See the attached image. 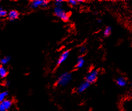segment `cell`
Instances as JSON below:
<instances>
[{"label": "cell", "instance_id": "cell-23", "mask_svg": "<svg viewBox=\"0 0 132 111\" xmlns=\"http://www.w3.org/2000/svg\"><path fill=\"white\" fill-rule=\"evenodd\" d=\"M131 89H132V83H131Z\"/></svg>", "mask_w": 132, "mask_h": 111}, {"label": "cell", "instance_id": "cell-22", "mask_svg": "<svg viewBox=\"0 0 132 111\" xmlns=\"http://www.w3.org/2000/svg\"><path fill=\"white\" fill-rule=\"evenodd\" d=\"M2 10V7L0 6V11H1Z\"/></svg>", "mask_w": 132, "mask_h": 111}, {"label": "cell", "instance_id": "cell-3", "mask_svg": "<svg viewBox=\"0 0 132 111\" xmlns=\"http://www.w3.org/2000/svg\"><path fill=\"white\" fill-rule=\"evenodd\" d=\"M54 13L58 18L62 19L64 22H67L69 19V13L65 11L62 8H57L55 7L54 9Z\"/></svg>", "mask_w": 132, "mask_h": 111}, {"label": "cell", "instance_id": "cell-18", "mask_svg": "<svg viewBox=\"0 0 132 111\" xmlns=\"http://www.w3.org/2000/svg\"><path fill=\"white\" fill-rule=\"evenodd\" d=\"M79 51H80V52L81 53H85V52H86V51H87L86 47L84 46H81L80 48V50Z\"/></svg>", "mask_w": 132, "mask_h": 111}, {"label": "cell", "instance_id": "cell-15", "mask_svg": "<svg viewBox=\"0 0 132 111\" xmlns=\"http://www.w3.org/2000/svg\"><path fill=\"white\" fill-rule=\"evenodd\" d=\"M64 3V1H62V0H57L55 1V7L57 8H62L63 6Z\"/></svg>", "mask_w": 132, "mask_h": 111}, {"label": "cell", "instance_id": "cell-9", "mask_svg": "<svg viewBox=\"0 0 132 111\" xmlns=\"http://www.w3.org/2000/svg\"><path fill=\"white\" fill-rule=\"evenodd\" d=\"M19 13L16 10H12L8 13V18L11 21H15L19 17Z\"/></svg>", "mask_w": 132, "mask_h": 111}, {"label": "cell", "instance_id": "cell-14", "mask_svg": "<svg viewBox=\"0 0 132 111\" xmlns=\"http://www.w3.org/2000/svg\"><path fill=\"white\" fill-rule=\"evenodd\" d=\"M11 60V57L9 56H6L2 58L1 60V63L2 65H7Z\"/></svg>", "mask_w": 132, "mask_h": 111}, {"label": "cell", "instance_id": "cell-21", "mask_svg": "<svg viewBox=\"0 0 132 111\" xmlns=\"http://www.w3.org/2000/svg\"><path fill=\"white\" fill-rule=\"evenodd\" d=\"M101 19H98V23H101Z\"/></svg>", "mask_w": 132, "mask_h": 111}, {"label": "cell", "instance_id": "cell-5", "mask_svg": "<svg viewBox=\"0 0 132 111\" xmlns=\"http://www.w3.org/2000/svg\"><path fill=\"white\" fill-rule=\"evenodd\" d=\"M69 53H70L69 50H67V51H65L60 56L59 58L58 59V60L57 61V65L59 66L62 63H63L66 60L68 57V56H69Z\"/></svg>", "mask_w": 132, "mask_h": 111}, {"label": "cell", "instance_id": "cell-6", "mask_svg": "<svg viewBox=\"0 0 132 111\" xmlns=\"http://www.w3.org/2000/svg\"><path fill=\"white\" fill-rule=\"evenodd\" d=\"M90 84L87 82V81H85L84 82L82 83L81 84H80L79 85V87L77 88V91L79 93H82L83 92H84L85 90H86L89 87Z\"/></svg>", "mask_w": 132, "mask_h": 111}, {"label": "cell", "instance_id": "cell-10", "mask_svg": "<svg viewBox=\"0 0 132 111\" xmlns=\"http://www.w3.org/2000/svg\"><path fill=\"white\" fill-rule=\"evenodd\" d=\"M84 64V60L82 57H80L79 58L77 59V63H76V67L77 68H81L83 66Z\"/></svg>", "mask_w": 132, "mask_h": 111}, {"label": "cell", "instance_id": "cell-7", "mask_svg": "<svg viewBox=\"0 0 132 111\" xmlns=\"http://www.w3.org/2000/svg\"><path fill=\"white\" fill-rule=\"evenodd\" d=\"M45 0H33L30 3V7L32 8H37L39 7H42Z\"/></svg>", "mask_w": 132, "mask_h": 111}, {"label": "cell", "instance_id": "cell-17", "mask_svg": "<svg viewBox=\"0 0 132 111\" xmlns=\"http://www.w3.org/2000/svg\"><path fill=\"white\" fill-rule=\"evenodd\" d=\"M7 16H8L7 11L3 10V9L1 11H0V18H4Z\"/></svg>", "mask_w": 132, "mask_h": 111}, {"label": "cell", "instance_id": "cell-16", "mask_svg": "<svg viewBox=\"0 0 132 111\" xmlns=\"http://www.w3.org/2000/svg\"><path fill=\"white\" fill-rule=\"evenodd\" d=\"M67 2L71 6H75L79 4L77 0H69V1H67Z\"/></svg>", "mask_w": 132, "mask_h": 111}, {"label": "cell", "instance_id": "cell-13", "mask_svg": "<svg viewBox=\"0 0 132 111\" xmlns=\"http://www.w3.org/2000/svg\"><path fill=\"white\" fill-rule=\"evenodd\" d=\"M8 95V91H3V92L0 93V103L5 100L6 98Z\"/></svg>", "mask_w": 132, "mask_h": 111}, {"label": "cell", "instance_id": "cell-4", "mask_svg": "<svg viewBox=\"0 0 132 111\" xmlns=\"http://www.w3.org/2000/svg\"><path fill=\"white\" fill-rule=\"evenodd\" d=\"M12 105L11 100H5L3 102L0 103V111H7Z\"/></svg>", "mask_w": 132, "mask_h": 111}, {"label": "cell", "instance_id": "cell-19", "mask_svg": "<svg viewBox=\"0 0 132 111\" xmlns=\"http://www.w3.org/2000/svg\"><path fill=\"white\" fill-rule=\"evenodd\" d=\"M9 84H10V83H9V81H6V82H5V85L6 86H9Z\"/></svg>", "mask_w": 132, "mask_h": 111}, {"label": "cell", "instance_id": "cell-12", "mask_svg": "<svg viewBox=\"0 0 132 111\" xmlns=\"http://www.w3.org/2000/svg\"><path fill=\"white\" fill-rule=\"evenodd\" d=\"M7 75V70L3 66H0V77L4 78Z\"/></svg>", "mask_w": 132, "mask_h": 111}, {"label": "cell", "instance_id": "cell-2", "mask_svg": "<svg viewBox=\"0 0 132 111\" xmlns=\"http://www.w3.org/2000/svg\"><path fill=\"white\" fill-rule=\"evenodd\" d=\"M99 76V71L93 69L90 70L85 76V81L89 83L90 84H94L97 81Z\"/></svg>", "mask_w": 132, "mask_h": 111}, {"label": "cell", "instance_id": "cell-11", "mask_svg": "<svg viewBox=\"0 0 132 111\" xmlns=\"http://www.w3.org/2000/svg\"><path fill=\"white\" fill-rule=\"evenodd\" d=\"M112 31V28L110 26H107L106 28L104 29V30L103 31V35L105 37H109V36H110L111 34Z\"/></svg>", "mask_w": 132, "mask_h": 111}, {"label": "cell", "instance_id": "cell-8", "mask_svg": "<svg viewBox=\"0 0 132 111\" xmlns=\"http://www.w3.org/2000/svg\"><path fill=\"white\" fill-rule=\"evenodd\" d=\"M116 83L117 85L122 88L125 87L127 84V80L123 76H119L117 78L116 80Z\"/></svg>", "mask_w": 132, "mask_h": 111}, {"label": "cell", "instance_id": "cell-1", "mask_svg": "<svg viewBox=\"0 0 132 111\" xmlns=\"http://www.w3.org/2000/svg\"><path fill=\"white\" fill-rule=\"evenodd\" d=\"M72 79L71 73L69 72H65L62 74L57 80V84L59 86H64L67 85Z\"/></svg>", "mask_w": 132, "mask_h": 111}, {"label": "cell", "instance_id": "cell-20", "mask_svg": "<svg viewBox=\"0 0 132 111\" xmlns=\"http://www.w3.org/2000/svg\"><path fill=\"white\" fill-rule=\"evenodd\" d=\"M78 3H82V2H83L84 1H82V0H77Z\"/></svg>", "mask_w": 132, "mask_h": 111}]
</instances>
